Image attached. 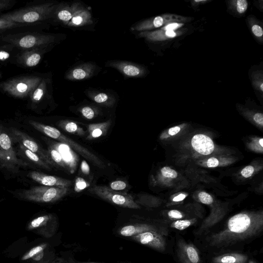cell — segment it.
Instances as JSON below:
<instances>
[{"label": "cell", "instance_id": "6da1fadb", "mask_svg": "<svg viewBox=\"0 0 263 263\" xmlns=\"http://www.w3.org/2000/svg\"><path fill=\"white\" fill-rule=\"evenodd\" d=\"M57 5L47 3L32 5L3 14L0 17L27 25L52 17Z\"/></svg>", "mask_w": 263, "mask_h": 263}, {"label": "cell", "instance_id": "7a4b0ae2", "mask_svg": "<svg viewBox=\"0 0 263 263\" xmlns=\"http://www.w3.org/2000/svg\"><path fill=\"white\" fill-rule=\"evenodd\" d=\"M29 123L36 130L61 143L67 145L95 165L101 168L105 167L103 162L93 153L76 141L66 136L57 128L33 120H30Z\"/></svg>", "mask_w": 263, "mask_h": 263}, {"label": "cell", "instance_id": "3957f363", "mask_svg": "<svg viewBox=\"0 0 263 263\" xmlns=\"http://www.w3.org/2000/svg\"><path fill=\"white\" fill-rule=\"evenodd\" d=\"M43 78L37 76H21L8 79L0 83V89L16 98L29 97Z\"/></svg>", "mask_w": 263, "mask_h": 263}, {"label": "cell", "instance_id": "277c9868", "mask_svg": "<svg viewBox=\"0 0 263 263\" xmlns=\"http://www.w3.org/2000/svg\"><path fill=\"white\" fill-rule=\"evenodd\" d=\"M5 42L22 49H43L53 43L55 37L53 35L38 33H28L9 35L3 37Z\"/></svg>", "mask_w": 263, "mask_h": 263}, {"label": "cell", "instance_id": "5b68a950", "mask_svg": "<svg viewBox=\"0 0 263 263\" xmlns=\"http://www.w3.org/2000/svg\"><path fill=\"white\" fill-rule=\"evenodd\" d=\"M89 191L111 203L129 209L140 208L133 197L127 193L114 191L107 186L97 185L90 187Z\"/></svg>", "mask_w": 263, "mask_h": 263}, {"label": "cell", "instance_id": "8992f818", "mask_svg": "<svg viewBox=\"0 0 263 263\" xmlns=\"http://www.w3.org/2000/svg\"><path fill=\"white\" fill-rule=\"evenodd\" d=\"M67 187L40 186L25 190L22 196L30 201L39 202H53L65 196L68 192Z\"/></svg>", "mask_w": 263, "mask_h": 263}, {"label": "cell", "instance_id": "52a82bcc", "mask_svg": "<svg viewBox=\"0 0 263 263\" xmlns=\"http://www.w3.org/2000/svg\"><path fill=\"white\" fill-rule=\"evenodd\" d=\"M0 126V165L12 172H16L21 166L27 165L18 159L12 147L10 137Z\"/></svg>", "mask_w": 263, "mask_h": 263}, {"label": "cell", "instance_id": "ba28073f", "mask_svg": "<svg viewBox=\"0 0 263 263\" xmlns=\"http://www.w3.org/2000/svg\"><path fill=\"white\" fill-rule=\"evenodd\" d=\"M185 18L173 14H165L150 18L133 25L130 29L133 31H148L165 26L172 23H180L185 21Z\"/></svg>", "mask_w": 263, "mask_h": 263}, {"label": "cell", "instance_id": "9c48e42d", "mask_svg": "<svg viewBox=\"0 0 263 263\" xmlns=\"http://www.w3.org/2000/svg\"><path fill=\"white\" fill-rule=\"evenodd\" d=\"M183 25L180 23H170L157 30L140 32L138 36L151 41H159L173 38L181 34V31L176 30Z\"/></svg>", "mask_w": 263, "mask_h": 263}, {"label": "cell", "instance_id": "30bf717a", "mask_svg": "<svg viewBox=\"0 0 263 263\" xmlns=\"http://www.w3.org/2000/svg\"><path fill=\"white\" fill-rule=\"evenodd\" d=\"M106 66L115 68L123 75L128 78H139L145 73V69L142 66L135 63L121 60L107 61Z\"/></svg>", "mask_w": 263, "mask_h": 263}, {"label": "cell", "instance_id": "8fae6325", "mask_svg": "<svg viewBox=\"0 0 263 263\" xmlns=\"http://www.w3.org/2000/svg\"><path fill=\"white\" fill-rule=\"evenodd\" d=\"M11 131L14 138L21 143V145L35 154L37 153L49 165H54L48 152L43 150L32 138L16 129L12 128Z\"/></svg>", "mask_w": 263, "mask_h": 263}, {"label": "cell", "instance_id": "7c38bea8", "mask_svg": "<svg viewBox=\"0 0 263 263\" xmlns=\"http://www.w3.org/2000/svg\"><path fill=\"white\" fill-rule=\"evenodd\" d=\"M71 5L73 8V14L67 25L68 26L78 27L92 24V16L88 9L80 3H74Z\"/></svg>", "mask_w": 263, "mask_h": 263}, {"label": "cell", "instance_id": "4fadbf2b", "mask_svg": "<svg viewBox=\"0 0 263 263\" xmlns=\"http://www.w3.org/2000/svg\"><path fill=\"white\" fill-rule=\"evenodd\" d=\"M32 180L45 186L68 188L72 184L71 180L42 173L32 171L28 174Z\"/></svg>", "mask_w": 263, "mask_h": 263}, {"label": "cell", "instance_id": "5bb4252c", "mask_svg": "<svg viewBox=\"0 0 263 263\" xmlns=\"http://www.w3.org/2000/svg\"><path fill=\"white\" fill-rule=\"evenodd\" d=\"M96 65L86 62L76 66L66 73L65 78L71 81L83 80L92 77L96 71Z\"/></svg>", "mask_w": 263, "mask_h": 263}, {"label": "cell", "instance_id": "9a60e30c", "mask_svg": "<svg viewBox=\"0 0 263 263\" xmlns=\"http://www.w3.org/2000/svg\"><path fill=\"white\" fill-rule=\"evenodd\" d=\"M60 153L65 162L67 171L73 174L76 171L79 158L78 155L67 145L61 143H54L52 145Z\"/></svg>", "mask_w": 263, "mask_h": 263}, {"label": "cell", "instance_id": "2e32d148", "mask_svg": "<svg viewBox=\"0 0 263 263\" xmlns=\"http://www.w3.org/2000/svg\"><path fill=\"white\" fill-rule=\"evenodd\" d=\"M43 49L25 50L17 57V62L25 67H33L40 62L44 53Z\"/></svg>", "mask_w": 263, "mask_h": 263}, {"label": "cell", "instance_id": "e0dca14e", "mask_svg": "<svg viewBox=\"0 0 263 263\" xmlns=\"http://www.w3.org/2000/svg\"><path fill=\"white\" fill-rule=\"evenodd\" d=\"M191 144L196 152L203 155L211 154L214 149L212 140L204 134L194 135L191 140Z\"/></svg>", "mask_w": 263, "mask_h": 263}, {"label": "cell", "instance_id": "ac0fdd59", "mask_svg": "<svg viewBox=\"0 0 263 263\" xmlns=\"http://www.w3.org/2000/svg\"><path fill=\"white\" fill-rule=\"evenodd\" d=\"M250 223V218L247 215L239 214L230 219L228 222V228L232 232L240 233L246 231Z\"/></svg>", "mask_w": 263, "mask_h": 263}, {"label": "cell", "instance_id": "d6986e66", "mask_svg": "<svg viewBox=\"0 0 263 263\" xmlns=\"http://www.w3.org/2000/svg\"><path fill=\"white\" fill-rule=\"evenodd\" d=\"M86 94L94 102L107 107H112L116 102L114 96L102 91L87 90Z\"/></svg>", "mask_w": 263, "mask_h": 263}, {"label": "cell", "instance_id": "ffe728a7", "mask_svg": "<svg viewBox=\"0 0 263 263\" xmlns=\"http://www.w3.org/2000/svg\"><path fill=\"white\" fill-rule=\"evenodd\" d=\"M72 14L73 8L71 5L60 4L57 5L52 17L59 22L67 25L72 17Z\"/></svg>", "mask_w": 263, "mask_h": 263}, {"label": "cell", "instance_id": "44dd1931", "mask_svg": "<svg viewBox=\"0 0 263 263\" xmlns=\"http://www.w3.org/2000/svg\"><path fill=\"white\" fill-rule=\"evenodd\" d=\"M111 122V120L109 119L103 122L87 125V139L92 140L106 135Z\"/></svg>", "mask_w": 263, "mask_h": 263}, {"label": "cell", "instance_id": "7402d4cb", "mask_svg": "<svg viewBox=\"0 0 263 263\" xmlns=\"http://www.w3.org/2000/svg\"><path fill=\"white\" fill-rule=\"evenodd\" d=\"M132 238L143 245H148L153 247H159L161 244L159 235L152 231H146L133 236Z\"/></svg>", "mask_w": 263, "mask_h": 263}, {"label": "cell", "instance_id": "603a6c76", "mask_svg": "<svg viewBox=\"0 0 263 263\" xmlns=\"http://www.w3.org/2000/svg\"><path fill=\"white\" fill-rule=\"evenodd\" d=\"M47 81L43 78L38 86L33 90L29 97L33 105L41 103L45 97L47 91Z\"/></svg>", "mask_w": 263, "mask_h": 263}, {"label": "cell", "instance_id": "cb8c5ba5", "mask_svg": "<svg viewBox=\"0 0 263 263\" xmlns=\"http://www.w3.org/2000/svg\"><path fill=\"white\" fill-rule=\"evenodd\" d=\"M151 230L149 226L143 224H135L123 227L119 230L120 235L123 236H133Z\"/></svg>", "mask_w": 263, "mask_h": 263}, {"label": "cell", "instance_id": "d4e9b609", "mask_svg": "<svg viewBox=\"0 0 263 263\" xmlns=\"http://www.w3.org/2000/svg\"><path fill=\"white\" fill-rule=\"evenodd\" d=\"M59 126L64 131L73 135L84 136L86 134L82 127L71 120H61L59 122Z\"/></svg>", "mask_w": 263, "mask_h": 263}, {"label": "cell", "instance_id": "484cf974", "mask_svg": "<svg viewBox=\"0 0 263 263\" xmlns=\"http://www.w3.org/2000/svg\"><path fill=\"white\" fill-rule=\"evenodd\" d=\"M20 148L28 159L31 161L43 167L48 169L50 168L49 165L42 159L37 154L31 152L21 145H20Z\"/></svg>", "mask_w": 263, "mask_h": 263}, {"label": "cell", "instance_id": "4316f807", "mask_svg": "<svg viewBox=\"0 0 263 263\" xmlns=\"http://www.w3.org/2000/svg\"><path fill=\"white\" fill-rule=\"evenodd\" d=\"M52 216L50 215L41 216L33 219L29 224V229H36L46 227L51 223Z\"/></svg>", "mask_w": 263, "mask_h": 263}, {"label": "cell", "instance_id": "83f0119b", "mask_svg": "<svg viewBox=\"0 0 263 263\" xmlns=\"http://www.w3.org/2000/svg\"><path fill=\"white\" fill-rule=\"evenodd\" d=\"M48 153L53 163H55L67 171V166L61 154L53 145L49 147Z\"/></svg>", "mask_w": 263, "mask_h": 263}, {"label": "cell", "instance_id": "f1b7e54d", "mask_svg": "<svg viewBox=\"0 0 263 263\" xmlns=\"http://www.w3.org/2000/svg\"><path fill=\"white\" fill-rule=\"evenodd\" d=\"M82 116L87 119H92L99 114V110L93 106L86 105L79 109Z\"/></svg>", "mask_w": 263, "mask_h": 263}, {"label": "cell", "instance_id": "f546056e", "mask_svg": "<svg viewBox=\"0 0 263 263\" xmlns=\"http://www.w3.org/2000/svg\"><path fill=\"white\" fill-rule=\"evenodd\" d=\"M27 25L16 23L0 17V32L16 27L25 26Z\"/></svg>", "mask_w": 263, "mask_h": 263}, {"label": "cell", "instance_id": "4dcf8cb0", "mask_svg": "<svg viewBox=\"0 0 263 263\" xmlns=\"http://www.w3.org/2000/svg\"><path fill=\"white\" fill-rule=\"evenodd\" d=\"M46 247L47 244L43 243L32 248L28 252L23 256L22 259L23 260H25L35 256L36 254L42 252Z\"/></svg>", "mask_w": 263, "mask_h": 263}, {"label": "cell", "instance_id": "1f68e13d", "mask_svg": "<svg viewBox=\"0 0 263 263\" xmlns=\"http://www.w3.org/2000/svg\"><path fill=\"white\" fill-rule=\"evenodd\" d=\"M90 183L83 178L79 177L76 178L74 182V190L76 192H80L89 187Z\"/></svg>", "mask_w": 263, "mask_h": 263}, {"label": "cell", "instance_id": "d6a6232c", "mask_svg": "<svg viewBox=\"0 0 263 263\" xmlns=\"http://www.w3.org/2000/svg\"><path fill=\"white\" fill-rule=\"evenodd\" d=\"M127 186V183L122 180H116L109 184V188L112 190L120 191L125 189Z\"/></svg>", "mask_w": 263, "mask_h": 263}, {"label": "cell", "instance_id": "836d02e7", "mask_svg": "<svg viewBox=\"0 0 263 263\" xmlns=\"http://www.w3.org/2000/svg\"><path fill=\"white\" fill-rule=\"evenodd\" d=\"M162 175L166 178H175L177 177V173L174 170L167 166L163 167L161 170Z\"/></svg>", "mask_w": 263, "mask_h": 263}, {"label": "cell", "instance_id": "e575fe53", "mask_svg": "<svg viewBox=\"0 0 263 263\" xmlns=\"http://www.w3.org/2000/svg\"><path fill=\"white\" fill-rule=\"evenodd\" d=\"M186 253L190 261L192 263H197L198 262V255L196 250L193 247H188L186 250Z\"/></svg>", "mask_w": 263, "mask_h": 263}, {"label": "cell", "instance_id": "d590c367", "mask_svg": "<svg viewBox=\"0 0 263 263\" xmlns=\"http://www.w3.org/2000/svg\"><path fill=\"white\" fill-rule=\"evenodd\" d=\"M235 4V8L239 13H244L247 9L248 4L246 0H238L234 2Z\"/></svg>", "mask_w": 263, "mask_h": 263}, {"label": "cell", "instance_id": "8d00e7d4", "mask_svg": "<svg viewBox=\"0 0 263 263\" xmlns=\"http://www.w3.org/2000/svg\"><path fill=\"white\" fill-rule=\"evenodd\" d=\"M191 224V221L188 220H181L175 221L172 226L176 229L182 230L189 227Z\"/></svg>", "mask_w": 263, "mask_h": 263}, {"label": "cell", "instance_id": "74e56055", "mask_svg": "<svg viewBox=\"0 0 263 263\" xmlns=\"http://www.w3.org/2000/svg\"><path fill=\"white\" fill-rule=\"evenodd\" d=\"M199 200L204 204H210L213 202V199L212 196L207 193L201 192L198 194Z\"/></svg>", "mask_w": 263, "mask_h": 263}, {"label": "cell", "instance_id": "f35d334b", "mask_svg": "<svg viewBox=\"0 0 263 263\" xmlns=\"http://www.w3.org/2000/svg\"><path fill=\"white\" fill-rule=\"evenodd\" d=\"M16 2L13 0H0V11L9 9L13 6Z\"/></svg>", "mask_w": 263, "mask_h": 263}, {"label": "cell", "instance_id": "ab89813d", "mask_svg": "<svg viewBox=\"0 0 263 263\" xmlns=\"http://www.w3.org/2000/svg\"><path fill=\"white\" fill-rule=\"evenodd\" d=\"M254 171V167L251 165H248L242 169L241 174L245 178H248L253 175Z\"/></svg>", "mask_w": 263, "mask_h": 263}, {"label": "cell", "instance_id": "60d3db41", "mask_svg": "<svg viewBox=\"0 0 263 263\" xmlns=\"http://www.w3.org/2000/svg\"><path fill=\"white\" fill-rule=\"evenodd\" d=\"M252 31L254 35L257 37H261L263 34L262 28L258 25H254L252 27Z\"/></svg>", "mask_w": 263, "mask_h": 263}, {"label": "cell", "instance_id": "b9f144b4", "mask_svg": "<svg viewBox=\"0 0 263 263\" xmlns=\"http://www.w3.org/2000/svg\"><path fill=\"white\" fill-rule=\"evenodd\" d=\"M218 164L219 161L216 158H210L206 162V165L209 167H215Z\"/></svg>", "mask_w": 263, "mask_h": 263}, {"label": "cell", "instance_id": "7bdbcfd3", "mask_svg": "<svg viewBox=\"0 0 263 263\" xmlns=\"http://www.w3.org/2000/svg\"><path fill=\"white\" fill-rule=\"evenodd\" d=\"M81 170L82 172L86 175H88L89 174V166L85 160H83L81 162Z\"/></svg>", "mask_w": 263, "mask_h": 263}, {"label": "cell", "instance_id": "ee69618b", "mask_svg": "<svg viewBox=\"0 0 263 263\" xmlns=\"http://www.w3.org/2000/svg\"><path fill=\"white\" fill-rule=\"evenodd\" d=\"M237 258L233 256L227 255L224 256L220 259V261L222 263H235Z\"/></svg>", "mask_w": 263, "mask_h": 263}, {"label": "cell", "instance_id": "f6af8a7d", "mask_svg": "<svg viewBox=\"0 0 263 263\" xmlns=\"http://www.w3.org/2000/svg\"><path fill=\"white\" fill-rule=\"evenodd\" d=\"M168 215L173 218L180 219L182 217V214L177 210H171L168 212Z\"/></svg>", "mask_w": 263, "mask_h": 263}, {"label": "cell", "instance_id": "bcb514c9", "mask_svg": "<svg viewBox=\"0 0 263 263\" xmlns=\"http://www.w3.org/2000/svg\"><path fill=\"white\" fill-rule=\"evenodd\" d=\"M253 119L258 124L262 126L263 115L262 113H256L253 116Z\"/></svg>", "mask_w": 263, "mask_h": 263}, {"label": "cell", "instance_id": "7dc6e473", "mask_svg": "<svg viewBox=\"0 0 263 263\" xmlns=\"http://www.w3.org/2000/svg\"><path fill=\"white\" fill-rule=\"evenodd\" d=\"M180 130L179 126H174L169 129L168 134L170 136H174L178 134Z\"/></svg>", "mask_w": 263, "mask_h": 263}, {"label": "cell", "instance_id": "c3c4849f", "mask_svg": "<svg viewBox=\"0 0 263 263\" xmlns=\"http://www.w3.org/2000/svg\"><path fill=\"white\" fill-rule=\"evenodd\" d=\"M9 57V53L4 50H0V61H5Z\"/></svg>", "mask_w": 263, "mask_h": 263}, {"label": "cell", "instance_id": "681fc988", "mask_svg": "<svg viewBox=\"0 0 263 263\" xmlns=\"http://www.w3.org/2000/svg\"><path fill=\"white\" fill-rule=\"evenodd\" d=\"M186 195L185 194H180L179 195H178V196L175 197L173 199V200L174 201H182L186 197Z\"/></svg>", "mask_w": 263, "mask_h": 263}, {"label": "cell", "instance_id": "f907efd6", "mask_svg": "<svg viewBox=\"0 0 263 263\" xmlns=\"http://www.w3.org/2000/svg\"><path fill=\"white\" fill-rule=\"evenodd\" d=\"M61 263H98V262H78L75 261L71 259H68L66 260H62Z\"/></svg>", "mask_w": 263, "mask_h": 263}, {"label": "cell", "instance_id": "816d5d0a", "mask_svg": "<svg viewBox=\"0 0 263 263\" xmlns=\"http://www.w3.org/2000/svg\"><path fill=\"white\" fill-rule=\"evenodd\" d=\"M259 144H260V147L262 148V146H263V139L262 138H260L259 140Z\"/></svg>", "mask_w": 263, "mask_h": 263}]
</instances>
